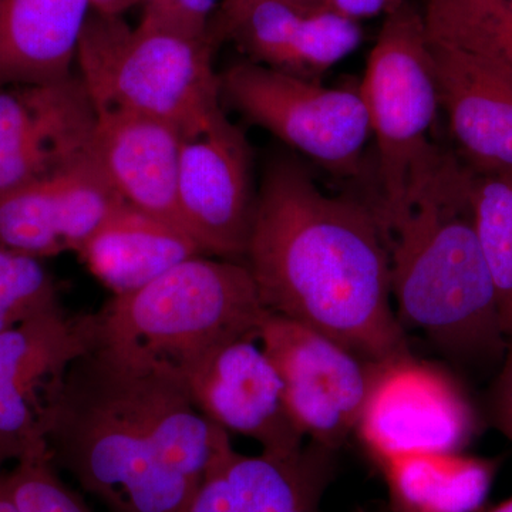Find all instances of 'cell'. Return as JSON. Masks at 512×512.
Wrapping results in <instances>:
<instances>
[{"label":"cell","mask_w":512,"mask_h":512,"mask_svg":"<svg viewBox=\"0 0 512 512\" xmlns=\"http://www.w3.org/2000/svg\"><path fill=\"white\" fill-rule=\"evenodd\" d=\"M99 345V312L63 306L0 333V468L47 453V413L73 363Z\"/></svg>","instance_id":"8"},{"label":"cell","mask_w":512,"mask_h":512,"mask_svg":"<svg viewBox=\"0 0 512 512\" xmlns=\"http://www.w3.org/2000/svg\"><path fill=\"white\" fill-rule=\"evenodd\" d=\"M45 441L57 470L107 512H185L231 444L180 376L103 345L70 367Z\"/></svg>","instance_id":"1"},{"label":"cell","mask_w":512,"mask_h":512,"mask_svg":"<svg viewBox=\"0 0 512 512\" xmlns=\"http://www.w3.org/2000/svg\"><path fill=\"white\" fill-rule=\"evenodd\" d=\"M143 15L181 32L210 36L208 22L217 0H140Z\"/></svg>","instance_id":"25"},{"label":"cell","mask_w":512,"mask_h":512,"mask_svg":"<svg viewBox=\"0 0 512 512\" xmlns=\"http://www.w3.org/2000/svg\"><path fill=\"white\" fill-rule=\"evenodd\" d=\"M256 195L252 156L241 128L225 119L185 138L178 171V215L207 256L244 262Z\"/></svg>","instance_id":"11"},{"label":"cell","mask_w":512,"mask_h":512,"mask_svg":"<svg viewBox=\"0 0 512 512\" xmlns=\"http://www.w3.org/2000/svg\"><path fill=\"white\" fill-rule=\"evenodd\" d=\"M76 66L97 111L161 120L185 138L227 119L211 36L190 35L144 15L131 28L121 16L92 12Z\"/></svg>","instance_id":"5"},{"label":"cell","mask_w":512,"mask_h":512,"mask_svg":"<svg viewBox=\"0 0 512 512\" xmlns=\"http://www.w3.org/2000/svg\"><path fill=\"white\" fill-rule=\"evenodd\" d=\"M377 466L397 512H478L498 468L495 460L461 451H416Z\"/></svg>","instance_id":"20"},{"label":"cell","mask_w":512,"mask_h":512,"mask_svg":"<svg viewBox=\"0 0 512 512\" xmlns=\"http://www.w3.org/2000/svg\"><path fill=\"white\" fill-rule=\"evenodd\" d=\"M60 306L42 259L0 247V333Z\"/></svg>","instance_id":"23"},{"label":"cell","mask_w":512,"mask_h":512,"mask_svg":"<svg viewBox=\"0 0 512 512\" xmlns=\"http://www.w3.org/2000/svg\"><path fill=\"white\" fill-rule=\"evenodd\" d=\"M0 512H19L8 484V474L0 468Z\"/></svg>","instance_id":"29"},{"label":"cell","mask_w":512,"mask_h":512,"mask_svg":"<svg viewBox=\"0 0 512 512\" xmlns=\"http://www.w3.org/2000/svg\"><path fill=\"white\" fill-rule=\"evenodd\" d=\"M377 144L380 220L413 200L447 151L431 140L440 97L423 16L409 6L387 15L359 84Z\"/></svg>","instance_id":"6"},{"label":"cell","mask_w":512,"mask_h":512,"mask_svg":"<svg viewBox=\"0 0 512 512\" xmlns=\"http://www.w3.org/2000/svg\"><path fill=\"white\" fill-rule=\"evenodd\" d=\"M488 403L494 426L512 441V338L508 339L507 350L500 372L491 387Z\"/></svg>","instance_id":"26"},{"label":"cell","mask_w":512,"mask_h":512,"mask_svg":"<svg viewBox=\"0 0 512 512\" xmlns=\"http://www.w3.org/2000/svg\"><path fill=\"white\" fill-rule=\"evenodd\" d=\"M440 107L461 160L476 173L512 168V70L464 50L433 45Z\"/></svg>","instance_id":"16"},{"label":"cell","mask_w":512,"mask_h":512,"mask_svg":"<svg viewBox=\"0 0 512 512\" xmlns=\"http://www.w3.org/2000/svg\"><path fill=\"white\" fill-rule=\"evenodd\" d=\"M471 170L447 151L399 214L380 220L389 251L394 312L464 365L503 362L508 338L493 276L473 220Z\"/></svg>","instance_id":"3"},{"label":"cell","mask_w":512,"mask_h":512,"mask_svg":"<svg viewBox=\"0 0 512 512\" xmlns=\"http://www.w3.org/2000/svg\"><path fill=\"white\" fill-rule=\"evenodd\" d=\"M335 456L313 441L288 456H245L229 444L208 467L185 512H319Z\"/></svg>","instance_id":"15"},{"label":"cell","mask_w":512,"mask_h":512,"mask_svg":"<svg viewBox=\"0 0 512 512\" xmlns=\"http://www.w3.org/2000/svg\"><path fill=\"white\" fill-rule=\"evenodd\" d=\"M220 87L232 109L329 173H362L372 130L359 87H326L251 60L225 70Z\"/></svg>","instance_id":"7"},{"label":"cell","mask_w":512,"mask_h":512,"mask_svg":"<svg viewBox=\"0 0 512 512\" xmlns=\"http://www.w3.org/2000/svg\"><path fill=\"white\" fill-rule=\"evenodd\" d=\"M140 0H92L93 12L107 16H121Z\"/></svg>","instance_id":"28"},{"label":"cell","mask_w":512,"mask_h":512,"mask_svg":"<svg viewBox=\"0 0 512 512\" xmlns=\"http://www.w3.org/2000/svg\"><path fill=\"white\" fill-rule=\"evenodd\" d=\"M258 335L228 340L185 373L192 402L228 433L255 440L262 453L288 456L306 436L286 400L285 386Z\"/></svg>","instance_id":"12"},{"label":"cell","mask_w":512,"mask_h":512,"mask_svg":"<svg viewBox=\"0 0 512 512\" xmlns=\"http://www.w3.org/2000/svg\"><path fill=\"white\" fill-rule=\"evenodd\" d=\"M269 311L244 262L192 256L100 315V345L183 379L228 340L261 335Z\"/></svg>","instance_id":"4"},{"label":"cell","mask_w":512,"mask_h":512,"mask_svg":"<svg viewBox=\"0 0 512 512\" xmlns=\"http://www.w3.org/2000/svg\"><path fill=\"white\" fill-rule=\"evenodd\" d=\"M184 140L177 127L164 121L97 111L87 154L127 205L184 231L177 204Z\"/></svg>","instance_id":"17"},{"label":"cell","mask_w":512,"mask_h":512,"mask_svg":"<svg viewBox=\"0 0 512 512\" xmlns=\"http://www.w3.org/2000/svg\"><path fill=\"white\" fill-rule=\"evenodd\" d=\"M244 264L269 312L369 362L412 353L375 205L326 194L301 161L278 157L266 168Z\"/></svg>","instance_id":"2"},{"label":"cell","mask_w":512,"mask_h":512,"mask_svg":"<svg viewBox=\"0 0 512 512\" xmlns=\"http://www.w3.org/2000/svg\"><path fill=\"white\" fill-rule=\"evenodd\" d=\"M259 342L278 369L306 439L338 451L356 433L379 363L272 312Z\"/></svg>","instance_id":"10"},{"label":"cell","mask_w":512,"mask_h":512,"mask_svg":"<svg viewBox=\"0 0 512 512\" xmlns=\"http://www.w3.org/2000/svg\"><path fill=\"white\" fill-rule=\"evenodd\" d=\"M96 120L77 73L59 82L0 89V197L84 156Z\"/></svg>","instance_id":"13"},{"label":"cell","mask_w":512,"mask_h":512,"mask_svg":"<svg viewBox=\"0 0 512 512\" xmlns=\"http://www.w3.org/2000/svg\"><path fill=\"white\" fill-rule=\"evenodd\" d=\"M221 30L251 62L318 80L355 52L359 22L323 6L295 0H224Z\"/></svg>","instance_id":"14"},{"label":"cell","mask_w":512,"mask_h":512,"mask_svg":"<svg viewBox=\"0 0 512 512\" xmlns=\"http://www.w3.org/2000/svg\"><path fill=\"white\" fill-rule=\"evenodd\" d=\"M79 255L114 295L137 291L192 256L200 245L163 220L123 204L104 222Z\"/></svg>","instance_id":"19"},{"label":"cell","mask_w":512,"mask_h":512,"mask_svg":"<svg viewBox=\"0 0 512 512\" xmlns=\"http://www.w3.org/2000/svg\"><path fill=\"white\" fill-rule=\"evenodd\" d=\"M92 0H0V89L73 76Z\"/></svg>","instance_id":"18"},{"label":"cell","mask_w":512,"mask_h":512,"mask_svg":"<svg viewBox=\"0 0 512 512\" xmlns=\"http://www.w3.org/2000/svg\"><path fill=\"white\" fill-rule=\"evenodd\" d=\"M323 6L359 22L373 16L390 15L394 10L403 6V0H322Z\"/></svg>","instance_id":"27"},{"label":"cell","mask_w":512,"mask_h":512,"mask_svg":"<svg viewBox=\"0 0 512 512\" xmlns=\"http://www.w3.org/2000/svg\"><path fill=\"white\" fill-rule=\"evenodd\" d=\"M423 23L433 45L487 57L512 70V0H427Z\"/></svg>","instance_id":"21"},{"label":"cell","mask_w":512,"mask_h":512,"mask_svg":"<svg viewBox=\"0 0 512 512\" xmlns=\"http://www.w3.org/2000/svg\"><path fill=\"white\" fill-rule=\"evenodd\" d=\"M468 201L478 244L497 289L505 336L511 339L512 168L488 173L471 170Z\"/></svg>","instance_id":"22"},{"label":"cell","mask_w":512,"mask_h":512,"mask_svg":"<svg viewBox=\"0 0 512 512\" xmlns=\"http://www.w3.org/2000/svg\"><path fill=\"white\" fill-rule=\"evenodd\" d=\"M490 512H512V497L508 498V500H505L504 503L497 505V507H495L494 510H491Z\"/></svg>","instance_id":"30"},{"label":"cell","mask_w":512,"mask_h":512,"mask_svg":"<svg viewBox=\"0 0 512 512\" xmlns=\"http://www.w3.org/2000/svg\"><path fill=\"white\" fill-rule=\"evenodd\" d=\"M295 2L306 3V5H319V3H322V0H295Z\"/></svg>","instance_id":"31"},{"label":"cell","mask_w":512,"mask_h":512,"mask_svg":"<svg viewBox=\"0 0 512 512\" xmlns=\"http://www.w3.org/2000/svg\"><path fill=\"white\" fill-rule=\"evenodd\" d=\"M6 474L19 512H93L60 478L49 453L22 458Z\"/></svg>","instance_id":"24"},{"label":"cell","mask_w":512,"mask_h":512,"mask_svg":"<svg viewBox=\"0 0 512 512\" xmlns=\"http://www.w3.org/2000/svg\"><path fill=\"white\" fill-rule=\"evenodd\" d=\"M477 421L450 373L407 353L377 365L356 434L380 464L416 451H461Z\"/></svg>","instance_id":"9"}]
</instances>
